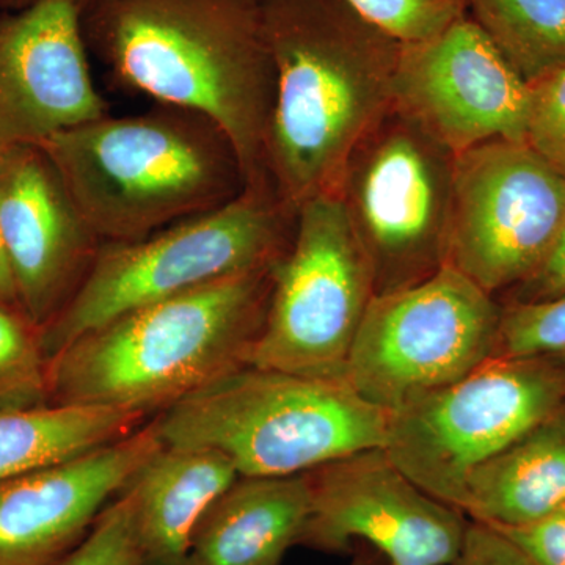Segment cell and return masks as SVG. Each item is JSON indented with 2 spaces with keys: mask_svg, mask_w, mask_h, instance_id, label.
Here are the masks:
<instances>
[{
  "mask_svg": "<svg viewBox=\"0 0 565 565\" xmlns=\"http://www.w3.org/2000/svg\"><path fill=\"white\" fill-rule=\"evenodd\" d=\"M228 457L163 445L122 492L131 498L145 565H182L204 512L236 479Z\"/></svg>",
  "mask_w": 565,
  "mask_h": 565,
  "instance_id": "cell-18",
  "label": "cell"
},
{
  "mask_svg": "<svg viewBox=\"0 0 565 565\" xmlns=\"http://www.w3.org/2000/svg\"><path fill=\"white\" fill-rule=\"evenodd\" d=\"M565 508V403L471 475L460 511L516 527Z\"/></svg>",
  "mask_w": 565,
  "mask_h": 565,
  "instance_id": "cell-19",
  "label": "cell"
},
{
  "mask_svg": "<svg viewBox=\"0 0 565 565\" xmlns=\"http://www.w3.org/2000/svg\"><path fill=\"white\" fill-rule=\"evenodd\" d=\"M394 106L459 154L490 140L525 141L530 84L467 14L401 46Z\"/></svg>",
  "mask_w": 565,
  "mask_h": 565,
  "instance_id": "cell-13",
  "label": "cell"
},
{
  "mask_svg": "<svg viewBox=\"0 0 565 565\" xmlns=\"http://www.w3.org/2000/svg\"><path fill=\"white\" fill-rule=\"evenodd\" d=\"M494 530L514 542L535 564L565 565V508L527 525Z\"/></svg>",
  "mask_w": 565,
  "mask_h": 565,
  "instance_id": "cell-27",
  "label": "cell"
},
{
  "mask_svg": "<svg viewBox=\"0 0 565 565\" xmlns=\"http://www.w3.org/2000/svg\"><path fill=\"white\" fill-rule=\"evenodd\" d=\"M88 51L122 90L210 118L232 140L245 189H273L275 70L262 0H92Z\"/></svg>",
  "mask_w": 565,
  "mask_h": 565,
  "instance_id": "cell-1",
  "label": "cell"
},
{
  "mask_svg": "<svg viewBox=\"0 0 565 565\" xmlns=\"http://www.w3.org/2000/svg\"><path fill=\"white\" fill-rule=\"evenodd\" d=\"M152 419L163 445L214 449L239 476H288L384 448L390 414L345 379L248 364Z\"/></svg>",
  "mask_w": 565,
  "mask_h": 565,
  "instance_id": "cell-5",
  "label": "cell"
},
{
  "mask_svg": "<svg viewBox=\"0 0 565 565\" xmlns=\"http://www.w3.org/2000/svg\"><path fill=\"white\" fill-rule=\"evenodd\" d=\"M0 243L22 315L39 330L73 299L102 250L40 145L0 152Z\"/></svg>",
  "mask_w": 565,
  "mask_h": 565,
  "instance_id": "cell-14",
  "label": "cell"
},
{
  "mask_svg": "<svg viewBox=\"0 0 565 565\" xmlns=\"http://www.w3.org/2000/svg\"><path fill=\"white\" fill-rule=\"evenodd\" d=\"M310 473L239 476L210 505L185 565H280L310 520Z\"/></svg>",
  "mask_w": 565,
  "mask_h": 565,
  "instance_id": "cell-17",
  "label": "cell"
},
{
  "mask_svg": "<svg viewBox=\"0 0 565 565\" xmlns=\"http://www.w3.org/2000/svg\"><path fill=\"white\" fill-rule=\"evenodd\" d=\"M565 226V180L526 141L490 140L456 154L448 262L486 292L537 273Z\"/></svg>",
  "mask_w": 565,
  "mask_h": 565,
  "instance_id": "cell-11",
  "label": "cell"
},
{
  "mask_svg": "<svg viewBox=\"0 0 565 565\" xmlns=\"http://www.w3.org/2000/svg\"><path fill=\"white\" fill-rule=\"evenodd\" d=\"M501 310L492 294L451 266L375 296L349 353L345 381L367 403L399 411L492 359Z\"/></svg>",
  "mask_w": 565,
  "mask_h": 565,
  "instance_id": "cell-9",
  "label": "cell"
},
{
  "mask_svg": "<svg viewBox=\"0 0 565 565\" xmlns=\"http://www.w3.org/2000/svg\"><path fill=\"white\" fill-rule=\"evenodd\" d=\"M182 565H185V564H182Z\"/></svg>",
  "mask_w": 565,
  "mask_h": 565,
  "instance_id": "cell-34",
  "label": "cell"
},
{
  "mask_svg": "<svg viewBox=\"0 0 565 565\" xmlns=\"http://www.w3.org/2000/svg\"><path fill=\"white\" fill-rule=\"evenodd\" d=\"M352 552L355 555H353L351 565H390L384 557L374 552L373 548H370V546L360 544Z\"/></svg>",
  "mask_w": 565,
  "mask_h": 565,
  "instance_id": "cell-31",
  "label": "cell"
},
{
  "mask_svg": "<svg viewBox=\"0 0 565 565\" xmlns=\"http://www.w3.org/2000/svg\"><path fill=\"white\" fill-rule=\"evenodd\" d=\"M39 145L103 244L143 239L245 191L226 134L196 111L166 104L107 114Z\"/></svg>",
  "mask_w": 565,
  "mask_h": 565,
  "instance_id": "cell-4",
  "label": "cell"
},
{
  "mask_svg": "<svg viewBox=\"0 0 565 565\" xmlns=\"http://www.w3.org/2000/svg\"><path fill=\"white\" fill-rule=\"evenodd\" d=\"M36 0H0V10L2 11H14L25 9V7L32 6Z\"/></svg>",
  "mask_w": 565,
  "mask_h": 565,
  "instance_id": "cell-32",
  "label": "cell"
},
{
  "mask_svg": "<svg viewBox=\"0 0 565 565\" xmlns=\"http://www.w3.org/2000/svg\"><path fill=\"white\" fill-rule=\"evenodd\" d=\"M310 520L300 544L323 553L366 545L390 565H452L470 520L404 475L384 448L308 471Z\"/></svg>",
  "mask_w": 565,
  "mask_h": 565,
  "instance_id": "cell-12",
  "label": "cell"
},
{
  "mask_svg": "<svg viewBox=\"0 0 565 565\" xmlns=\"http://www.w3.org/2000/svg\"><path fill=\"white\" fill-rule=\"evenodd\" d=\"M147 422L143 415L93 405L0 414V481L102 448Z\"/></svg>",
  "mask_w": 565,
  "mask_h": 565,
  "instance_id": "cell-20",
  "label": "cell"
},
{
  "mask_svg": "<svg viewBox=\"0 0 565 565\" xmlns=\"http://www.w3.org/2000/svg\"><path fill=\"white\" fill-rule=\"evenodd\" d=\"M55 565H145L131 498L118 494L79 544Z\"/></svg>",
  "mask_w": 565,
  "mask_h": 565,
  "instance_id": "cell-25",
  "label": "cell"
},
{
  "mask_svg": "<svg viewBox=\"0 0 565 565\" xmlns=\"http://www.w3.org/2000/svg\"><path fill=\"white\" fill-rule=\"evenodd\" d=\"M74 3H76L77 7H79L81 11L84 9L87 3H90L92 0H73Z\"/></svg>",
  "mask_w": 565,
  "mask_h": 565,
  "instance_id": "cell-33",
  "label": "cell"
},
{
  "mask_svg": "<svg viewBox=\"0 0 565 565\" xmlns=\"http://www.w3.org/2000/svg\"><path fill=\"white\" fill-rule=\"evenodd\" d=\"M452 565H539L501 531L484 523H468L462 550Z\"/></svg>",
  "mask_w": 565,
  "mask_h": 565,
  "instance_id": "cell-28",
  "label": "cell"
},
{
  "mask_svg": "<svg viewBox=\"0 0 565 565\" xmlns=\"http://www.w3.org/2000/svg\"><path fill=\"white\" fill-rule=\"evenodd\" d=\"M107 114L73 0L0 13V152Z\"/></svg>",
  "mask_w": 565,
  "mask_h": 565,
  "instance_id": "cell-15",
  "label": "cell"
},
{
  "mask_svg": "<svg viewBox=\"0 0 565 565\" xmlns=\"http://www.w3.org/2000/svg\"><path fill=\"white\" fill-rule=\"evenodd\" d=\"M374 297L373 270L340 196L303 203L291 244L274 266L250 366L345 379L349 353Z\"/></svg>",
  "mask_w": 565,
  "mask_h": 565,
  "instance_id": "cell-10",
  "label": "cell"
},
{
  "mask_svg": "<svg viewBox=\"0 0 565 565\" xmlns=\"http://www.w3.org/2000/svg\"><path fill=\"white\" fill-rule=\"evenodd\" d=\"M46 405L50 381L40 330L21 311L0 305V414Z\"/></svg>",
  "mask_w": 565,
  "mask_h": 565,
  "instance_id": "cell-22",
  "label": "cell"
},
{
  "mask_svg": "<svg viewBox=\"0 0 565 565\" xmlns=\"http://www.w3.org/2000/svg\"><path fill=\"white\" fill-rule=\"evenodd\" d=\"M401 44L433 39L467 17L465 0H344Z\"/></svg>",
  "mask_w": 565,
  "mask_h": 565,
  "instance_id": "cell-24",
  "label": "cell"
},
{
  "mask_svg": "<svg viewBox=\"0 0 565 565\" xmlns=\"http://www.w3.org/2000/svg\"><path fill=\"white\" fill-rule=\"evenodd\" d=\"M564 403V356H492L392 412L384 449L415 484L460 511L471 475Z\"/></svg>",
  "mask_w": 565,
  "mask_h": 565,
  "instance_id": "cell-7",
  "label": "cell"
},
{
  "mask_svg": "<svg viewBox=\"0 0 565 565\" xmlns=\"http://www.w3.org/2000/svg\"><path fill=\"white\" fill-rule=\"evenodd\" d=\"M468 17L526 82L565 66V0H465Z\"/></svg>",
  "mask_w": 565,
  "mask_h": 565,
  "instance_id": "cell-21",
  "label": "cell"
},
{
  "mask_svg": "<svg viewBox=\"0 0 565 565\" xmlns=\"http://www.w3.org/2000/svg\"><path fill=\"white\" fill-rule=\"evenodd\" d=\"M511 292L509 302H541L565 294V226L537 273Z\"/></svg>",
  "mask_w": 565,
  "mask_h": 565,
  "instance_id": "cell-29",
  "label": "cell"
},
{
  "mask_svg": "<svg viewBox=\"0 0 565 565\" xmlns=\"http://www.w3.org/2000/svg\"><path fill=\"white\" fill-rule=\"evenodd\" d=\"M275 99L267 173L297 212L337 195L353 148L394 106L399 41L344 0H262Z\"/></svg>",
  "mask_w": 565,
  "mask_h": 565,
  "instance_id": "cell-2",
  "label": "cell"
},
{
  "mask_svg": "<svg viewBox=\"0 0 565 565\" xmlns=\"http://www.w3.org/2000/svg\"><path fill=\"white\" fill-rule=\"evenodd\" d=\"M274 266L145 305L96 327L47 362L50 404L159 415L250 364Z\"/></svg>",
  "mask_w": 565,
  "mask_h": 565,
  "instance_id": "cell-3",
  "label": "cell"
},
{
  "mask_svg": "<svg viewBox=\"0 0 565 565\" xmlns=\"http://www.w3.org/2000/svg\"><path fill=\"white\" fill-rule=\"evenodd\" d=\"M162 446L150 419L120 440L0 481V565H55Z\"/></svg>",
  "mask_w": 565,
  "mask_h": 565,
  "instance_id": "cell-16",
  "label": "cell"
},
{
  "mask_svg": "<svg viewBox=\"0 0 565 565\" xmlns=\"http://www.w3.org/2000/svg\"><path fill=\"white\" fill-rule=\"evenodd\" d=\"M296 215L273 189H245L232 203L143 239L103 244L73 299L40 330L44 356L50 362L136 308L275 266L291 244Z\"/></svg>",
  "mask_w": 565,
  "mask_h": 565,
  "instance_id": "cell-6",
  "label": "cell"
},
{
  "mask_svg": "<svg viewBox=\"0 0 565 565\" xmlns=\"http://www.w3.org/2000/svg\"><path fill=\"white\" fill-rule=\"evenodd\" d=\"M494 356H564L565 294L541 302H508Z\"/></svg>",
  "mask_w": 565,
  "mask_h": 565,
  "instance_id": "cell-23",
  "label": "cell"
},
{
  "mask_svg": "<svg viewBox=\"0 0 565 565\" xmlns=\"http://www.w3.org/2000/svg\"><path fill=\"white\" fill-rule=\"evenodd\" d=\"M456 154L393 106L353 148L337 195L373 270L375 296L448 262Z\"/></svg>",
  "mask_w": 565,
  "mask_h": 565,
  "instance_id": "cell-8",
  "label": "cell"
},
{
  "mask_svg": "<svg viewBox=\"0 0 565 565\" xmlns=\"http://www.w3.org/2000/svg\"><path fill=\"white\" fill-rule=\"evenodd\" d=\"M527 84L525 141L565 180V66Z\"/></svg>",
  "mask_w": 565,
  "mask_h": 565,
  "instance_id": "cell-26",
  "label": "cell"
},
{
  "mask_svg": "<svg viewBox=\"0 0 565 565\" xmlns=\"http://www.w3.org/2000/svg\"><path fill=\"white\" fill-rule=\"evenodd\" d=\"M0 305H2V307L11 308V310L21 311L20 302H18L17 289H14L13 277H11L9 263H7L2 243H0Z\"/></svg>",
  "mask_w": 565,
  "mask_h": 565,
  "instance_id": "cell-30",
  "label": "cell"
}]
</instances>
